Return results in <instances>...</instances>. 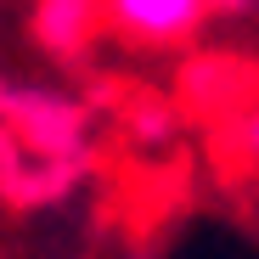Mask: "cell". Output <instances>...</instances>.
<instances>
[{
    "mask_svg": "<svg viewBox=\"0 0 259 259\" xmlns=\"http://www.w3.org/2000/svg\"><path fill=\"white\" fill-rule=\"evenodd\" d=\"M102 23V0H34L28 6V34L39 51L73 57L91 46V34Z\"/></svg>",
    "mask_w": 259,
    "mask_h": 259,
    "instance_id": "obj_2",
    "label": "cell"
},
{
    "mask_svg": "<svg viewBox=\"0 0 259 259\" xmlns=\"http://www.w3.org/2000/svg\"><path fill=\"white\" fill-rule=\"evenodd\" d=\"M242 147H248V158H259V107L242 118Z\"/></svg>",
    "mask_w": 259,
    "mask_h": 259,
    "instance_id": "obj_3",
    "label": "cell"
},
{
    "mask_svg": "<svg viewBox=\"0 0 259 259\" xmlns=\"http://www.w3.org/2000/svg\"><path fill=\"white\" fill-rule=\"evenodd\" d=\"M214 0H102V17L136 46H181L203 28Z\"/></svg>",
    "mask_w": 259,
    "mask_h": 259,
    "instance_id": "obj_1",
    "label": "cell"
}]
</instances>
